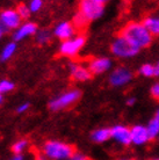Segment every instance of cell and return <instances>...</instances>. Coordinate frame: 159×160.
I'll return each instance as SVG.
<instances>
[{"mask_svg": "<svg viewBox=\"0 0 159 160\" xmlns=\"http://www.w3.org/2000/svg\"><path fill=\"white\" fill-rule=\"evenodd\" d=\"M27 146V142L26 140H19V142H16L15 144L13 145V152L16 153V154H19V153H22L24 148Z\"/></svg>", "mask_w": 159, "mask_h": 160, "instance_id": "cell-24", "label": "cell"}, {"mask_svg": "<svg viewBox=\"0 0 159 160\" xmlns=\"http://www.w3.org/2000/svg\"><path fill=\"white\" fill-rule=\"evenodd\" d=\"M70 72H71V76L78 81H86L92 76L91 71L87 68H84L81 65L74 64V63L70 64Z\"/></svg>", "mask_w": 159, "mask_h": 160, "instance_id": "cell-14", "label": "cell"}, {"mask_svg": "<svg viewBox=\"0 0 159 160\" xmlns=\"http://www.w3.org/2000/svg\"><path fill=\"white\" fill-rule=\"evenodd\" d=\"M144 26L147 28V30L151 32V35H159V18L149 16L144 20Z\"/></svg>", "mask_w": 159, "mask_h": 160, "instance_id": "cell-15", "label": "cell"}, {"mask_svg": "<svg viewBox=\"0 0 159 160\" xmlns=\"http://www.w3.org/2000/svg\"><path fill=\"white\" fill-rule=\"evenodd\" d=\"M111 66V62L108 58H94L90 62L88 70L92 74H100L108 71Z\"/></svg>", "mask_w": 159, "mask_h": 160, "instance_id": "cell-12", "label": "cell"}, {"mask_svg": "<svg viewBox=\"0 0 159 160\" xmlns=\"http://www.w3.org/2000/svg\"><path fill=\"white\" fill-rule=\"evenodd\" d=\"M80 98V92L77 89L73 91H69V92L64 93L62 95H59L58 98L54 99L52 101H50L49 107L51 110H60L73 104L76 101H78V99Z\"/></svg>", "mask_w": 159, "mask_h": 160, "instance_id": "cell-5", "label": "cell"}, {"mask_svg": "<svg viewBox=\"0 0 159 160\" xmlns=\"http://www.w3.org/2000/svg\"><path fill=\"white\" fill-rule=\"evenodd\" d=\"M122 160H134V159H122Z\"/></svg>", "mask_w": 159, "mask_h": 160, "instance_id": "cell-36", "label": "cell"}, {"mask_svg": "<svg viewBox=\"0 0 159 160\" xmlns=\"http://www.w3.org/2000/svg\"><path fill=\"white\" fill-rule=\"evenodd\" d=\"M111 138L110 129H98L92 133V139L95 143H104Z\"/></svg>", "mask_w": 159, "mask_h": 160, "instance_id": "cell-16", "label": "cell"}, {"mask_svg": "<svg viewBox=\"0 0 159 160\" xmlns=\"http://www.w3.org/2000/svg\"><path fill=\"white\" fill-rule=\"evenodd\" d=\"M158 138H159V136H158Z\"/></svg>", "mask_w": 159, "mask_h": 160, "instance_id": "cell-37", "label": "cell"}, {"mask_svg": "<svg viewBox=\"0 0 159 160\" xmlns=\"http://www.w3.org/2000/svg\"><path fill=\"white\" fill-rule=\"evenodd\" d=\"M147 133H149V137H150V140L155 139L156 137L159 136V120L157 117H153L146 127Z\"/></svg>", "mask_w": 159, "mask_h": 160, "instance_id": "cell-17", "label": "cell"}, {"mask_svg": "<svg viewBox=\"0 0 159 160\" xmlns=\"http://www.w3.org/2000/svg\"><path fill=\"white\" fill-rule=\"evenodd\" d=\"M151 160H159V158H155V159H151Z\"/></svg>", "mask_w": 159, "mask_h": 160, "instance_id": "cell-35", "label": "cell"}, {"mask_svg": "<svg viewBox=\"0 0 159 160\" xmlns=\"http://www.w3.org/2000/svg\"><path fill=\"white\" fill-rule=\"evenodd\" d=\"M21 20L22 19L19 15L18 11H14V9H6L0 14V22L7 29L19 28L21 26Z\"/></svg>", "mask_w": 159, "mask_h": 160, "instance_id": "cell-9", "label": "cell"}, {"mask_svg": "<svg viewBox=\"0 0 159 160\" xmlns=\"http://www.w3.org/2000/svg\"><path fill=\"white\" fill-rule=\"evenodd\" d=\"M1 102H3V94L0 93V103H1Z\"/></svg>", "mask_w": 159, "mask_h": 160, "instance_id": "cell-34", "label": "cell"}, {"mask_svg": "<svg viewBox=\"0 0 159 160\" xmlns=\"http://www.w3.org/2000/svg\"><path fill=\"white\" fill-rule=\"evenodd\" d=\"M132 77H134V74L129 68H124V66H120L111 72L110 77H109V81L113 86L119 87V86H124L128 82H130Z\"/></svg>", "mask_w": 159, "mask_h": 160, "instance_id": "cell-7", "label": "cell"}, {"mask_svg": "<svg viewBox=\"0 0 159 160\" xmlns=\"http://www.w3.org/2000/svg\"><path fill=\"white\" fill-rule=\"evenodd\" d=\"M42 6H43V1H42V0H33V1L29 2V6H28V7L30 9V12L36 13L42 8Z\"/></svg>", "mask_w": 159, "mask_h": 160, "instance_id": "cell-23", "label": "cell"}, {"mask_svg": "<svg viewBox=\"0 0 159 160\" xmlns=\"http://www.w3.org/2000/svg\"><path fill=\"white\" fill-rule=\"evenodd\" d=\"M13 88H14V84L8 81V80H1L0 81V93H7L11 92Z\"/></svg>", "mask_w": 159, "mask_h": 160, "instance_id": "cell-21", "label": "cell"}, {"mask_svg": "<svg viewBox=\"0 0 159 160\" xmlns=\"http://www.w3.org/2000/svg\"><path fill=\"white\" fill-rule=\"evenodd\" d=\"M104 0H84L80 2L79 13L87 21L95 20L104 14Z\"/></svg>", "mask_w": 159, "mask_h": 160, "instance_id": "cell-3", "label": "cell"}, {"mask_svg": "<svg viewBox=\"0 0 159 160\" xmlns=\"http://www.w3.org/2000/svg\"><path fill=\"white\" fill-rule=\"evenodd\" d=\"M74 32H76V28L72 23H70V22H60V23L56 26L54 34L60 40L68 41L73 38Z\"/></svg>", "mask_w": 159, "mask_h": 160, "instance_id": "cell-10", "label": "cell"}, {"mask_svg": "<svg viewBox=\"0 0 159 160\" xmlns=\"http://www.w3.org/2000/svg\"><path fill=\"white\" fill-rule=\"evenodd\" d=\"M111 138L122 145L131 144V130L126 125H115L110 129Z\"/></svg>", "mask_w": 159, "mask_h": 160, "instance_id": "cell-8", "label": "cell"}, {"mask_svg": "<svg viewBox=\"0 0 159 160\" xmlns=\"http://www.w3.org/2000/svg\"><path fill=\"white\" fill-rule=\"evenodd\" d=\"M156 76H159V63L156 65Z\"/></svg>", "mask_w": 159, "mask_h": 160, "instance_id": "cell-32", "label": "cell"}, {"mask_svg": "<svg viewBox=\"0 0 159 160\" xmlns=\"http://www.w3.org/2000/svg\"><path fill=\"white\" fill-rule=\"evenodd\" d=\"M87 22L88 21L80 13H78L76 15V18H74V26H76L77 28H83V27H85L87 24Z\"/></svg>", "mask_w": 159, "mask_h": 160, "instance_id": "cell-25", "label": "cell"}, {"mask_svg": "<svg viewBox=\"0 0 159 160\" xmlns=\"http://www.w3.org/2000/svg\"><path fill=\"white\" fill-rule=\"evenodd\" d=\"M139 73L144 77H147V78L153 77L156 76V66L151 64H144L142 68H139Z\"/></svg>", "mask_w": 159, "mask_h": 160, "instance_id": "cell-20", "label": "cell"}, {"mask_svg": "<svg viewBox=\"0 0 159 160\" xmlns=\"http://www.w3.org/2000/svg\"><path fill=\"white\" fill-rule=\"evenodd\" d=\"M85 44V37L79 35L71 38V40L64 41L63 43L60 44L59 51L62 55L66 57H73L76 56L78 51L84 47Z\"/></svg>", "mask_w": 159, "mask_h": 160, "instance_id": "cell-6", "label": "cell"}, {"mask_svg": "<svg viewBox=\"0 0 159 160\" xmlns=\"http://www.w3.org/2000/svg\"><path fill=\"white\" fill-rule=\"evenodd\" d=\"M138 51V48H136L135 45H132L129 41L122 36H119L111 43V52L120 58H130L137 55Z\"/></svg>", "mask_w": 159, "mask_h": 160, "instance_id": "cell-4", "label": "cell"}, {"mask_svg": "<svg viewBox=\"0 0 159 160\" xmlns=\"http://www.w3.org/2000/svg\"><path fill=\"white\" fill-rule=\"evenodd\" d=\"M134 103H135V99H134V98H131V99H129V100L127 101L128 106H132Z\"/></svg>", "mask_w": 159, "mask_h": 160, "instance_id": "cell-31", "label": "cell"}, {"mask_svg": "<svg viewBox=\"0 0 159 160\" xmlns=\"http://www.w3.org/2000/svg\"><path fill=\"white\" fill-rule=\"evenodd\" d=\"M7 30H8V29H7V28H6V27H5L4 24L1 23V22H0V37L3 36V35H4L5 32H7Z\"/></svg>", "mask_w": 159, "mask_h": 160, "instance_id": "cell-29", "label": "cell"}, {"mask_svg": "<svg viewBox=\"0 0 159 160\" xmlns=\"http://www.w3.org/2000/svg\"><path fill=\"white\" fill-rule=\"evenodd\" d=\"M44 156L54 160H66L73 156V148L71 145L51 140L44 145Z\"/></svg>", "mask_w": 159, "mask_h": 160, "instance_id": "cell-2", "label": "cell"}, {"mask_svg": "<svg viewBox=\"0 0 159 160\" xmlns=\"http://www.w3.org/2000/svg\"><path fill=\"white\" fill-rule=\"evenodd\" d=\"M120 36L124 37L126 40L129 41L132 45H135L136 48L138 49L149 47L152 41L151 32L147 30L144 23H139V22L128 23L121 30Z\"/></svg>", "mask_w": 159, "mask_h": 160, "instance_id": "cell-1", "label": "cell"}, {"mask_svg": "<svg viewBox=\"0 0 159 160\" xmlns=\"http://www.w3.org/2000/svg\"><path fill=\"white\" fill-rule=\"evenodd\" d=\"M131 143L135 145H143L150 140L147 133L146 127L143 125H135L131 129Z\"/></svg>", "mask_w": 159, "mask_h": 160, "instance_id": "cell-11", "label": "cell"}, {"mask_svg": "<svg viewBox=\"0 0 159 160\" xmlns=\"http://www.w3.org/2000/svg\"><path fill=\"white\" fill-rule=\"evenodd\" d=\"M18 13H19V15L21 16V19H28L29 15H30V9L28 6H26L24 4H21L19 5V7H18Z\"/></svg>", "mask_w": 159, "mask_h": 160, "instance_id": "cell-22", "label": "cell"}, {"mask_svg": "<svg viewBox=\"0 0 159 160\" xmlns=\"http://www.w3.org/2000/svg\"><path fill=\"white\" fill-rule=\"evenodd\" d=\"M16 50V44L15 43H8L6 47L4 48L1 55H0V62H5V60L9 59L11 57L13 56V53L15 52Z\"/></svg>", "mask_w": 159, "mask_h": 160, "instance_id": "cell-18", "label": "cell"}, {"mask_svg": "<svg viewBox=\"0 0 159 160\" xmlns=\"http://www.w3.org/2000/svg\"><path fill=\"white\" fill-rule=\"evenodd\" d=\"M28 108H29V103H23L21 104V106H19L16 110H18V112H24Z\"/></svg>", "mask_w": 159, "mask_h": 160, "instance_id": "cell-28", "label": "cell"}, {"mask_svg": "<svg viewBox=\"0 0 159 160\" xmlns=\"http://www.w3.org/2000/svg\"><path fill=\"white\" fill-rule=\"evenodd\" d=\"M150 93H151V96L153 98V99H156V100H159V84H158V82L152 86Z\"/></svg>", "mask_w": 159, "mask_h": 160, "instance_id": "cell-26", "label": "cell"}, {"mask_svg": "<svg viewBox=\"0 0 159 160\" xmlns=\"http://www.w3.org/2000/svg\"><path fill=\"white\" fill-rule=\"evenodd\" d=\"M11 160H23V157L21 156V154H16V156H14Z\"/></svg>", "mask_w": 159, "mask_h": 160, "instance_id": "cell-30", "label": "cell"}, {"mask_svg": "<svg viewBox=\"0 0 159 160\" xmlns=\"http://www.w3.org/2000/svg\"><path fill=\"white\" fill-rule=\"evenodd\" d=\"M36 32H37V26L33 22H26L18 28V30L13 35V38L14 41H21L28 36H32Z\"/></svg>", "mask_w": 159, "mask_h": 160, "instance_id": "cell-13", "label": "cell"}, {"mask_svg": "<svg viewBox=\"0 0 159 160\" xmlns=\"http://www.w3.org/2000/svg\"><path fill=\"white\" fill-rule=\"evenodd\" d=\"M69 160H88V159L84 154H81V153H73V156Z\"/></svg>", "mask_w": 159, "mask_h": 160, "instance_id": "cell-27", "label": "cell"}, {"mask_svg": "<svg viewBox=\"0 0 159 160\" xmlns=\"http://www.w3.org/2000/svg\"><path fill=\"white\" fill-rule=\"evenodd\" d=\"M155 117H157V118L159 120V109L157 110V112H156V116H155Z\"/></svg>", "mask_w": 159, "mask_h": 160, "instance_id": "cell-33", "label": "cell"}, {"mask_svg": "<svg viewBox=\"0 0 159 160\" xmlns=\"http://www.w3.org/2000/svg\"><path fill=\"white\" fill-rule=\"evenodd\" d=\"M51 38V32L47 30V29H43V30H40V32L36 34V41L37 43L40 44H45L48 43Z\"/></svg>", "mask_w": 159, "mask_h": 160, "instance_id": "cell-19", "label": "cell"}]
</instances>
